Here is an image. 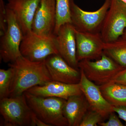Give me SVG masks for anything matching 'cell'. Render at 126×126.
I'll return each mask as SVG.
<instances>
[{
  "instance_id": "3",
  "label": "cell",
  "mask_w": 126,
  "mask_h": 126,
  "mask_svg": "<svg viewBox=\"0 0 126 126\" xmlns=\"http://www.w3.org/2000/svg\"><path fill=\"white\" fill-rule=\"evenodd\" d=\"M0 113L5 126H35L34 112L27 103L24 94L0 99Z\"/></svg>"
},
{
  "instance_id": "6",
  "label": "cell",
  "mask_w": 126,
  "mask_h": 126,
  "mask_svg": "<svg viewBox=\"0 0 126 126\" xmlns=\"http://www.w3.org/2000/svg\"><path fill=\"white\" fill-rule=\"evenodd\" d=\"M21 55L30 61H45L50 55L58 54L55 41L54 35L40 36L32 31L24 35L20 46Z\"/></svg>"
},
{
  "instance_id": "20",
  "label": "cell",
  "mask_w": 126,
  "mask_h": 126,
  "mask_svg": "<svg viewBox=\"0 0 126 126\" xmlns=\"http://www.w3.org/2000/svg\"><path fill=\"white\" fill-rule=\"evenodd\" d=\"M13 75L12 68L0 69V99L9 96L10 88Z\"/></svg>"
},
{
  "instance_id": "12",
  "label": "cell",
  "mask_w": 126,
  "mask_h": 126,
  "mask_svg": "<svg viewBox=\"0 0 126 126\" xmlns=\"http://www.w3.org/2000/svg\"><path fill=\"white\" fill-rule=\"evenodd\" d=\"M80 70L81 77L79 84L90 109L99 113L104 119L108 117L111 113L114 112L113 106L103 96L99 86L89 79L83 72Z\"/></svg>"
},
{
  "instance_id": "4",
  "label": "cell",
  "mask_w": 126,
  "mask_h": 126,
  "mask_svg": "<svg viewBox=\"0 0 126 126\" xmlns=\"http://www.w3.org/2000/svg\"><path fill=\"white\" fill-rule=\"evenodd\" d=\"M79 68L89 79L98 86L111 82L124 68L104 52L95 61L83 60L78 63Z\"/></svg>"
},
{
  "instance_id": "18",
  "label": "cell",
  "mask_w": 126,
  "mask_h": 126,
  "mask_svg": "<svg viewBox=\"0 0 126 126\" xmlns=\"http://www.w3.org/2000/svg\"><path fill=\"white\" fill-rule=\"evenodd\" d=\"M103 52L126 68V40L120 37L115 41L104 43Z\"/></svg>"
},
{
  "instance_id": "25",
  "label": "cell",
  "mask_w": 126,
  "mask_h": 126,
  "mask_svg": "<svg viewBox=\"0 0 126 126\" xmlns=\"http://www.w3.org/2000/svg\"><path fill=\"white\" fill-rule=\"evenodd\" d=\"M113 111L117 113L119 118L124 120L126 122V107L124 106H113Z\"/></svg>"
},
{
  "instance_id": "14",
  "label": "cell",
  "mask_w": 126,
  "mask_h": 126,
  "mask_svg": "<svg viewBox=\"0 0 126 126\" xmlns=\"http://www.w3.org/2000/svg\"><path fill=\"white\" fill-rule=\"evenodd\" d=\"M26 92L42 97H54L67 100L70 97L82 94L79 84H67L54 81L35 86Z\"/></svg>"
},
{
  "instance_id": "11",
  "label": "cell",
  "mask_w": 126,
  "mask_h": 126,
  "mask_svg": "<svg viewBox=\"0 0 126 126\" xmlns=\"http://www.w3.org/2000/svg\"><path fill=\"white\" fill-rule=\"evenodd\" d=\"M54 39L58 54L70 66L79 69L77 58L75 30L72 24L61 26L55 35Z\"/></svg>"
},
{
  "instance_id": "9",
  "label": "cell",
  "mask_w": 126,
  "mask_h": 126,
  "mask_svg": "<svg viewBox=\"0 0 126 126\" xmlns=\"http://www.w3.org/2000/svg\"><path fill=\"white\" fill-rule=\"evenodd\" d=\"M55 24V0H41L32 22V31L40 36H54Z\"/></svg>"
},
{
  "instance_id": "23",
  "label": "cell",
  "mask_w": 126,
  "mask_h": 126,
  "mask_svg": "<svg viewBox=\"0 0 126 126\" xmlns=\"http://www.w3.org/2000/svg\"><path fill=\"white\" fill-rule=\"evenodd\" d=\"M115 112L111 113L109 116L108 121L102 122L98 125L101 126H124V125L120 121L119 117L114 113Z\"/></svg>"
},
{
  "instance_id": "10",
  "label": "cell",
  "mask_w": 126,
  "mask_h": 126,
  "mask_svg": "<svg viewBox=\"0 0 126 126\" xmlns=\"http://www.w3.org/2000/svg\"><path fill=\"white\" fill-rule=\"evenodd\" d=\"M75 30L78 62L99 59L103 52L104 42L100 33L81 32Z\"/></svg>"
},
{
  "instance_id": "19",
  "label": "cell",
  "mask_w": 126,
  "mask_h": 126,
  "mask_svg": "<svg viewBox=\"0 0 126 126\" xmlns=\"http://www.w3.org/2000/svg\"><path fill=\"white\" fill-rule=\"evenodd\" d=\"M70 1L71 0H55L56 24L54 35L61 26L72 23Z\"/></svg>"
},
{
  "instance_id": "7",
  "label": "cell",
  "mask_w": 126,
  "mask_h": 126,
  "mask_svg": "<svg viewBox=\"0 0 126 126\" xmlns=\"http://www.w3.org/2000/svg\"><path fill=\"white\" fill-rule=\"evenodd\" d=\"M110 0H105L103 5L96 11H85L71 0V24L79 31L100 33L104 20L110 7Z\"/></svg>"
},
{
  "instance_id": "2",
  "label": "cell",
  "mask_w": 126,
  "mask_h": 126,
  "mask_svg": "<svg viewBox=\"0 0 126 126\" xmlns=\"http://www.w3.org/2000/svg\"><path fill=\"white\" fill-rule=\"evenodd\" d=\"M28 105L36 116L50 126H67L63 112L66 100L54 97L38 96L24 93Z\"/></svg>"
},
{
  "instance_id": "26",
  "label": "cell",
  "mask_w": 126,
  "mask_h": 126,
  "mask_svg": "<svg viewBox=\"0 0 126 126\" xmlns=\"http://www.w3.org/2000/svg\"><path fill=\"white\" fill-rule=\"evenodd\" d=\"M33 121L34 126H50L48 124L45 123V122L39 118L34 113L33 117Z\"/></svg>"
},
{
  "instance_id": "24",
  "label": "cell",
  "mask_w": 126,
  "mask_h": 126,
  "mask_svg": "<svg viewBox=\"0 0 126 126\" xmlns=\"http://www.w3.org/2000/svg\"><path fill=\"white\" fill-rule=\"evenodd\" d=\"M111 82L126 85V68L119 72Z\"/></svg>"
},
{
  "instance_id": "1",
  "label": "cell",
  "mask_w": 126,
  "mask_h": 126,
  "mask_svg": "<svg viewBox=\"0 0 126 126\" xmlns=\"http://www.w3.org/2000/svg\"><path fill=\"white\" fill-rule=\"evenodd\" d=\"M8 65L13 70L9 97L22 95L33 87L52 81L45 60L34 62L21 56Z\"/></svg>"
},
{
  "instance_id": "17",
  "label": "cell",
  "mask_w": 126,
  "mask_h": 126,
  "mask_svg": "<svg viewBox=\"0 0 126 126\" xmlns=\"http://www.w3.org/2000/svg\"><path fill=\"white\" fill-rule=\"evenodd\" d=\"M99 87L103 96L112 106L126 107V85L110 82Z\"/></svg>"
},
{
  "instance_id": "16",
  "label": "cell",
  "mask_w": 126,
  "mask_h": 126,
  "mask_svg": "<svg viewBox=\"0 0 126 126\" xmlns=\"http://www.w3.org/2000/svg\"><path fill=\"white\" fill-rule=\"evenodd\" d=\"M90 109V106L83 94L70 97L66 100L63 109L68 126H79Z\"/></svg>"
},
{
  "instance_id": "5",
  "label": "cell",
  "mask_w": 126,
  "mask_h": 126,
  "mask_svg": "<svg viewBox=\"0 0 126 126\" xmlns=\"http://www.w3.org/2000/svg\"><path fill=\"white\" fill-rule=\"evenodd\" d=\"M7 28L0 36V57L4 63H13L22 56L20 46L24 34L14 13L6 7Z\"/></svg>"
},
{
  "instance_id": "27",
  "label": "cell",
  "mask_w": 126,
  "mask_h": 126,
  "mask_svg": "<svg viewBox=\"0 0 126 126\" xmlns=\"http://www.w3.org/2000/svg\"><path fill=\"white\" fill-rule=\"evenodd\" d=\"M121 37L123 39H124L126 40V28L125 29V30H124L123 34L122 35Z\"/></svg>"
},
{
  "instance_id": "22",
  "label": "cell",
  "mask_w": 126,
  "mask_h": 126,
  "mask_svg": "<svg viewBox=\"0 0 126 126\" xmlns=\"http://www.w3.org/2000/svg\"><path fill=\"white\" fill-rule=\"evenodd\" d=\"M7 28V16L6 5L3 0H0V36L6 31Z\"/></svg>"
},
{
  "instance_id": "15",
  "label": "cell",
  "mask_w": 126,
  "mask_h": 126,
  "mask_svg": "<svg viewBox=\"0 0 126 126\" xmlns=\"http://www.w3.org/2000/svg\"><path fill=\"white\" fill-rule=\"evenodd\" d=\"M41 0H8L6 7L13 12L24 35L32 31V25Z\"/></svg>"
},
{
  "instance_id": "28",
  "label": "cell",
  "mask_w": 126,
  "mask_h": 126,
  "mask_svg": "<svg viewBox=\"0 0 126 126\" xmlns=\"http://www.w3.org/2000/svg\"><path fill=\"white\" fill-rule=\"evenodd\" d=\"M121 0L126 4V0Z\"/></svg>"
},
{
  "instance_id": "21",
  "label": "cell",
  "mask_w": 126,
  "mask_h": 126,
  "mask_svg": "<svg viewBox=\"0 0 126 126\" xmlns=\"http://www.w3.org/2000/svg\"><path fill=\"white\" fill-rule=\"evenodd\" d=\"M104 118L98 113L90 109L86 113L79 126H97Z\"/></svg>"
},
{
  "instance_id": "8",
  "label": "cell",
  "mask_w": 126,
  "mask_h": 126,
  "mask_svg": "<svg viewBox=\"0 0 126 126\" xmlns=\"http://www.w3.org/2000/svg\"><path fill=\"white\" fill-rule=\"evenodd\" d=\"M126 28V4L121 0H110L100 34L105 43L121 37Z\"/></svg>"
},
{
  "instance_id": "13",
  "label": "cell",
  "mask_w": 126,
  "mask_h": 126,
  "mask_svg": "<svg viewBox=\"0 0 126 126\" xmlns=\"http://www.w3.org/2000/svg\"><path fill=\"white\" fill-rule=\"evenodd\" d=\"M52 81L67 84H78L81 79L79 69L69 65L59 54H53L45 60Z\"/></svg>"
}]
</instances>
